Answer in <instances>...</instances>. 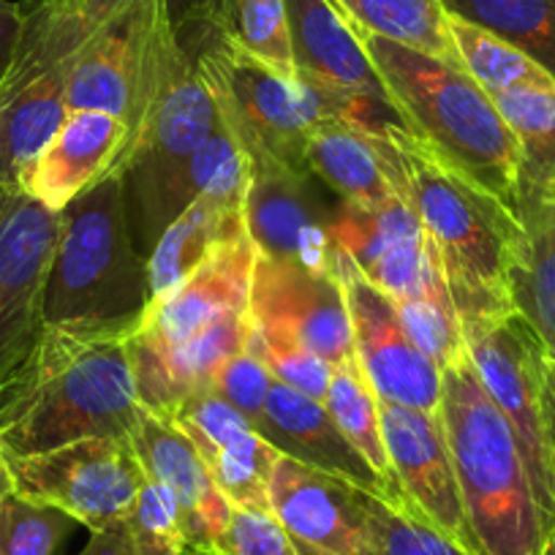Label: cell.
Here are the masks:
<instances>
[{
  "label": "cell",
  "mask_w": 555,
  "mask_h": 555,
  "mask_svg": "<svg viewBox=\"0 0 555 555\" xmlns=\"http://www.w3.org/2000/svg\"><path fill=\"white\" fill-rule=\"evenodd\" d=\"M137 322L47 324L0 392L3 455H39L82 439H128L145 405L128 344Z\"/></svg>",
  "instance_id": "1"
},
{
  "label": "cell",
  "mask_w": 555,
  "mask_h": 555,
  "mask_svg": "<svg viewBox=\"0 0 555 555\" xmlns=\"http://www.w3.org/2000/svg\"><path fill=\"white\" fill-rule=\"evenodd\" d=\"M395 194L416 212L439 254L461 324L504 317L526 229L506 202L436 156L400 126L373 131Z\"/></svg>",
  "instance_id": "2"
},
{
  "label": "cell",
  "mask_w": 555,
  "mask_h": 555,
  "mask_svg": "<svg viewBox=\"0 0 555 555\" xmlns=\"http://www.w3.org/2000/svg\"><path fill=\"white\" fill-rule=\"evenodd\" d=\"M362 41L405 131L515 210L517 142L490 93L457 63L382 36Z\"/></svg>",
  "instance_id": "3"
},
{
  "label": "cell",
  "mask_w": 555,
  "mask_h": 555,
  "mask_svg": "<svg viewBox=\"0 0 555 555\" xmlns=\"http://www.w3.org/2000/svg\"><path fill=\"white\" fill-rule=\"evenodd\" d=\"M441 423L479 555H539L553 537L506 416L461 357L441 371Z\"/></svg>",
  "instance_id": "4"
},
{
  "label": "cell",
  "mask_w": 555,
  "mask_h": 555,
  "mask_svg": "<svg viewBox=\"0 0 555 555\" xmlns=\"http://www.w3.org/2000/svg\"><path fill=\"white\" fill-rule=\"evenodd\" d=\"M151 306V267L128 221L122 178L106 172L61 212L44 322H137Z\"/></svg>",
  "instance_id": "5"
},
{
  "label": "cell",
  "mask_w": 555,
  "mask_h": 555,
  "mask_svg": "<svg viewBox=\"0 0 555 555\" xmlns=\"http://www.w3.org/2000/svg\"><path fill=\"white\" fill-rule=\"evenodd\" d=\"M218 122L221 115L199 66L175 39L164 57L156 95L112 167L122 178L128 221L145 256L191 202L185 185L189 164Z\"/></svg>",
  "instance_id": "6"
},
{
  "label": "cell",
  "mask_w": 555,
  "mask_h": 555,
  "mask_svg": "<svg viewBox=\"0 0 555 555\" xmlns=\"http://www.w3.org/2000/svg\"><path fill=\"white\" fill-rule=\"evenodd\" d=\"M196 66L240 151L267 153L308 172V137L327 120L308 85L264 66L221 34L216 44L202 52Z\"/></svg>",
  "instance_id": "7"
},
{
  "label": "cell",
  "mask_w": 555,
  "mask_h": 555,
  "mask_svg": "<svg viewBox=\"0 0 555 555\" xmlns=\"http://www.w3.org/2000/svg\"><path fill=\"white\" fill-rule=\"evenodd\" d=\"M461 327L468 360L515 434L539 509L555 537V466L544 423L547 351L517 311Z\"/></svg>",
  "instance_id": "8"
},
{
  "label": "cell",
  "mask_w": 555,
  "mask_h": 555,
  "mask_svg": "<svg viewBox=\"0 0 555 555\" xmlns=\"http://www.w3.org/2000/svg\"><path fill=\"white\" fill-rule=\"evenodd\" d=\"M17 493L90 528L126 520L147 474L131 439H82L39 455H7Z\"/></svg>",
  "instance_id": "9"
},
{
  "label": "cell",
  "mask_w": 555,
  "mask_h": 555,
  "mask_svg": "<svg viewBox=\"0 0 555 555\" xmlns=\"http://www.w3.org/2000/svg\"><path fill=\"white\" fill-rule=\"evenodd\" d=\"M61 212L25 191L0 189V392L44 333V289Z\"/></svg>",
  "instance_id": "10"
},
{
  "label": "cell",
  "mask_w": 555,
  "mask_h": 555,
  "mask_svg": "<svg viewBox=\"0 0 555 555\" xmlns=\"http://www.w3.org/2000/svg\"><path fill=\"white\" fill-rule=\"evenodd\" d=\"M333 272L344 286L354 354L378 398L409 409L439 411L441 367L416 349L400 319L398 302L367 281L338 245L333 248Z\"/></svg>",
  "instance_id": "11"
},
{
  "label": "cell",
  "mask_w": 555,
  "mask_h": 555,
  "mask_svg": "<svg viewBox=\"0 0 555 555\" xmlns=\"http://www.w3.org/2000/svg\"><path fill=\"white\" fill-rule=\"evenodd\" d=\"M330 234L367 281L387 292L398 306L420 297L450 295L439 254L423 221L398 194L373 207L338 199L330 212Z\"/></svg>",
  "instance_id": "12"
},
{
  "label": "cell",
  "mask_w": 555,
  "mask_h": 555,
  "mask_svg": "<svg viewBox=\"0 0 555 555\" xmlns=\"http://www.w3.org/2000/svg\"><path fill=\"white\" fill-rule=\"evenodd\" d=\"M248 164L245 229L259 256L313 272H333L330 212L313 191V175L267 153H243Z\"/></svg>",
  "instance_id": "13"
},
{
  "label": "cell",
  "mask_w": 555,
  "mask_h": 555,
  "mask_svg": "<svg viewBox=\"0 0 555 555\" xmlns=\"http://www.w3.org/2000/svg\"><path fill=\"white\" fill-rule=\"evenodd\" d=\"M295 77L311 88L349 99L360 109V128L373 133L400 126L382 77L354 25L333 0H286Z\"/></svg>",
  "instance_id": "14"
},
{
  "label": "cell",
  "mask_w": 555,
  "mask_h": 555,
  "mask_svg": "<svg viewBox=\"0 0 555 555\" xmlns=\"http://www.w3.org/2000/svg\"><path fill=\"white\" fill-rule=\"evenodd\" d=\"M378 416L389 466L411 512L479 555L439 411L409 409L378 398Z\"/></svg>",
  "instance_id": "15"
},
{
  "label": "cell",
  "mask_w": 555,
  "mask_h": 555,
  "mask_svg": "<svg viewBox=\"0 0 555 555\" xmlns=\"http://www.w3.org/2000/svg\"><path fill=\"white\" fill-rule=\"evenodd\" d=\"M250 319L311 349L330 365L354 354L349 308L335 272H313L259 256L250 284Z\"/></svg>",
  "instance_id": "16"
},
{
  "label": "cell",
  "mask_w": 555,
  "mask_h": 555,
  "mask_svg": "<svg viewBox=\"0 0 555 555\" xmlns=\"http://www.w3.org/2000/svg\"><path fill=\"white\" fill-rule=\"evenodd\" d=\"M167 416L189 436L229 504L270 512V477L281 452L234 405L202 389Z\"/></svg>",
  "instance_id": "17"
},
{
  "label": "cell",
  "mask_w": 555,
  "mask_h": 555,
  "mask_svg": "<svg viewBox=\"0 0 555 555\" xmlns=\"http://www.w3.org/2000/svg\"><path fill=\"white\" fill-rule=\"evenodd\" d=\"M128 439L147 477L167 488L178 504L185 555H216L232 504L223 499L189 436L169 416L145 409Z\"/></svg>",
  "instance_id": "18"
},
{
  "label": "cell",
  "mask_w": 555,
  "mask_h": 555,
  "mask_svg": "<svg viewBox=\"0 0 555 555\" xmlns=\"http://www.w3.org/2000/svg\"><path fill=\"white\" fill-rule=\"evenodd\" d=\"M256 261L259 250L245 229L218 245L178 289L151 302L133 335L151 344H180L229 313H248Z\"/></svg>",
  "instance_id": "19"
},
{
  "label": "cell",
  "mask_w": 555,
  "mask_h": 555,
  "mask_svg": "<svg viewBox=\"0 0 555 555\" xmlns=\"http://www.w3.org/2000/svg\"><path fill=\"white\" fill-rule=\"evenodd\" d=\"M256 430L275 447L281 455L295 457L317 472L338 477L376 499L395 506L387 482L376 468L362 457V452L335 425L327 405L313 400L281 382H272ZM398 509V506H395Z\"/></svg>",
  "instance_id": "20"
},
{
  "label": "cell",
  "mask_w": 555,
  "mask_h": 555,
  "mask_svg": "<svg viewBox=\"0 0 555 555\" xmlns=\"http://www.w3.org/2000/svg\"><path fill=\"white\" fill-rule=\"evenodd\" d=\"M250 311L229 313L180 344H151L131 335L128 354L142 405L167 416L189 395L210 389L229 357L248 349Z\"/></svg>",
  "instance_id": "21"
},
{
  "label": "cell",
  "mask_w": 555,
  "mask_h": 555,
  "mask_svg": "<svg viewBox=\"0 0 555 555\" xmlns=\"http://www.w3.org/2000/svg\"><path fill=\"white\" fill-rule=\"evenodd\" d=\"M270 512L295 539L338 555H367L360 488L281 455L270 477Z\"/></svg>",
  "instance_id": "22"
},
{
  "label": "cell",
  "mask_w": 555,
  "mask_h": 555,
  "mask_svg": "<svg viewBox=\"0 0 555 555\" xmlns=\"http://www.w3.org/2000/svg\"><path fill=\"white\" fill-rule=\"evenodd\" d=\"M128 142L126 120L106 112H68L41 156L25 172L20 191L52 212H63L82 191L99 183Z\"/></svg>",
  "instance_id": "23"
},
{
  "label": "cell",
  "mask_w": 555,
  "mask_h": 555,
  "mask_svg": "<svg viewBox=\"0 0 555 555\" xmlns=\"http://www.w3.org/2000/svg\"><path fill=\"white\" fill-rule=\"evenodd\" d=\"M145 0L131 7L85 41L68 72V112H106L120 120H131L139 79V25Z\"/></svg>",
  "instance_id": "24"
},
{
  "label": "cell",
  "mask_w": 555,
  "mask_h": 555,
  "mask_svg": "<svg viewBox=\"0 0 555 555\" xmlns=\"http://www.w3.org/2000/svg\"><path fill=\"white\" fill-rule=\"evenodd\" d=\"M245 232V199L240 196L199 194L164 229L147 256L151 302L164 300L221 243Z\"/></svg>",
  "instance_id": "25"
},
{
  "label": "cell",
  "mask_w": 555,
  "mask_h": 555,
  "mask_svg": "<svg viewBox=\"0 0 555 555\" xmlns=\"http://www.w3.org/2000/svg\"><path fill=\"white\" fill-rule=\"evenodd\" d=\"M306 167L338 199L373 207L392 199L376 139L346 120H322L308 137Z\"/></svg>",
  "instance_id": "26"
},
{
  "label": "cell",
  "mask_w": 555,
  "mask_h": 555,
  "mask_svg": "<svg viewBox=\"0 0 555 555\" xmlns=\"http://www.w3.org/2000/svg\"><path fill=\"white\" fill-rule=\"evenodd\" d=\"M517 142V199L555 202V88H515L490 95Z\"/></svg>",
  "instance_id": "27"
},
{
  "label": "cell",
  "mask_w": 555,
  "mask_h": 555,
  "mask_svg": "<svg viewBox=\"0 0 555 555\" xmlns=\"http://www.w3.org/2000/svg\"><path fill=\"white\" fill-rule=\"evenodd\" d=\"M526 229V250L512 275V306L555 360V202L517 207Z\"/></svg>",
  "instance_id": "28"
},
{
  "label": "cell",
  "mask_w": 555,
  "mask_h": 555,
  "mask_svg": "<svg viewBox=\"0 0 555 555\" xmlns=\"http://www.w3.org/2000/svg\"><path fill=\"white\" fill-rule=\"evenodd\" d=\"M324 405H327L330 416L335 420L346 439L362 452L367 463L376 468L378 477L387 482L389 493H392L395 506L398 509L411 512L409 499L400 490L398 479H395L392 466H389L387 447H384L382 436V416H378V395L367 382L365 371H362L357 354L346 357L344 362L333 365V376H330L327 395H324Z\"/></svg>",
  "instance_id": "29"
},
{
  "label": "cell",
  "mask_w": 555,
  "mask_h": 555,
  "mask_svg": "<svg viewBox=\"0 0 555 555\" xmlns=\"http://www.w3.org/2000/svg\"><path fill=\"white\" fill-rule=\"evenodd\" d=\"M360 36H382L411 50L457 63L441 0H333Z\"/></svg>",
  "instance_id": "30"
},
{
  "label": "cell",
  "mask_w": 555,
  "mask_h": 555,
  "mask_svg": "<svg viewBox=\"0 0 555 555\" xmlns=\"http://www.w3.org/2000/svg\"><path fill=\"white\" fill-rule=\"evenodd\" d=\"M447 14L490 30L555 79V0H441Z\"/></svg>",
  "instance_id": "31"
},
{
  "label": "cell",
  "mask_w": 555,
  "mask_h": 555,
  "mask_svg": "<svg viewBox=\"0 0 555 555\" xmlns=\"http://www.w3.org/2000/svg\"><path fill=\"white\" fill-rule=\"evenodd\" d=\"M452 47H455L457 66L485 90L495 95L515 88H555V79L542 66L531 61L526 52L499 39L490 30L450 14L447 17Z\"/></svg>",
  "instance_id": "32"
},
{
  "label": "cell",
  "mask_w": 555,
  "mask_h": 555,
  "mask_svg": "<svg viewBox=\"0 0 555 555\" xmlns=\"http://www.w3.org/2000/svg\"><path fill=\"white\" fill-rule=\"evenodd\" d=\"M210 17L218 34L234 41L240 50L278 74L297 79L286 0H223V7Z\"/></svg>",
  "instance_id": "33"
},
{
  "label": "cell",
  "mask_w": 555,
  "mask_h": 555,
  "mask_svg": "<svg viewBox=\"0 0 555 555\" xmlns=\"http://www.w3.org/2000/svg\"><path fill=\"white\" fill-rule=\"evenodd\" d=\"M360 509L367 555H474L416 512L395 509L365 490H360Z\"/></svg>",
  "instance_id": "34"
},
{
  "label": "cell",
  "mask_w": 555,
  "mask_h": 555,
  "mask_svg": "<svg viewBox=\"0 0 555 555\" xmlns=\"http://www.w3.org/2000/svg\"><path fill=\"white\" fill-rule=\"evenodd\" d=\"M74 526L57 506L12 493L0 506V555H57Z\"/></svg>",
  "instance_id": "35"
},
{
  "label": "cell",
  "mask_w": 555,
  "mask_h": 555,
  "mask_svg": "<svg viewBox=\"0 0 555 555\" xmlns=\"http://www.w3.org/2000/svg\"><path fill=\"white\" fill-rule=\"evenodd\" d=\"M248 351L272 373L275 382L324 403L330 376H333V365L327 360L313 354L311 349L300 346L289 335L278 333L272 327H261L254 319H250Z\"/></svg>",
  "instance_id": "36"
},
{
  "label": "cell",
  "mask_w": 555,
  "mask_h": 555,
  "mask_svg": "<svg viewBox=\"0 0 555 555\" xmlns=\"http://www.w3.org/2000/svg\"><path fill=\"white\" fill-rule=\"evenodd\" d=\"M398 311L416 349L430 357L441 371L466 357L461 317H457L452 295L420 297V300L398 306Z\"/></svg>",
  "instance_id": "37"
},
{
  "label": "cell",
  "mask_w": 555,
  "mask_h": 555,
  "mask_svg": "<svg viewBox=\"0 0 555 555\" xmlns=\"http://www.w3.org/2000/svg\"><path fill=\"white\" fill-rule=\"evenodd\" d=\"M126 522L137 555H185L178 504L169 495V490L153 482L151 477L139 490Z\"/></svg>",
  "instance_id": "38"
},
{
  "label": "cell",
  "mask_w": 555,
  "mask_h": 555,
  "mask_svg": "<svg viewBox=\"0 0 555 555\" xmlns=\"http://www.w3.org/2000/svg\"><path fill=\"white\" fill-rule=\"evenodd\" d=\"M216 555H297L295 539L272 512L232 506Z\"/></svg>",
  "instance_id": "39"
},
{
  "label": "cell",
  "mask_w": 555,
  "mask_h": 555,
  "mask_svg": "<svg viewBox=\"0 0 555 555\" xmlns=\"http://www.w3.org/2000/svg\"><path fill=\"white\" fill-rule=\"evenodd\" d=\"M272 382H275L272 373L245 349L223 362L221 371L212 378L210 389L218 398L227 400L229 405H234V409H237L256 428L261 411H264Z\"/></svg>",
  "instance_id": "40"
},
{
  "label": "cell",
  "mask_w": 555,
  "mask_h": 555,
  "mask_svg": "<svg viewBox=\"0 0 555 555\" xmlns=\"http://www.w3.org/2000/svg\"><path fill=\"white\" fill-rule=\"evenodd\" d=\"M63 3L72 9L82 34L90 39V36L99 34L101 28L115 23V20L131 7L133 0H63Z\"/></svg>",
  "instance_id": "41"
},
{
  "label": "cell",
  "mask_w": 555,
  "mask_h": 555,
  "mask_svg": "<svg viewBox=\"0 0 555 555\" xmlns=\"http://www.w3.org/2000/svg\"><path fill=\"white\" fill-rule=\"evenodd\" d=\"M23 25H25V3L0 0V82L7 79L14 55H17Z\"/></svg>",
  "instance_id": "42"
},
{
  "label": "cell",
  "mask_w": 555,
  "mask_h": 555,
  "mask_svg": "<svg viewBox=\"0 0 555 555\" xmlns=\"http://www.w3.org/2000/svg\"><path fill=\"white\" fill-rule=\"evenodd\" d=\"M79 555H137L133 553V539L126 520H117L101 531L90 533V542Z\"/></svg>",
  "instance_id": "43"
},
{
  "label": "cell",
  "mask_w": 555,
  "mask_h": 555,
  "mask_svg": "<svg viewBox=\"0 0 555 555\" xmlns=\"http://www.w3.org/2000/svg\"><path fill=\"white\" fill-rule=\"evenodd\" d=\"M544 423H547L550 452H553L555 466V360H547V371H544Z\"/></svg>",
  "instance_id": "44"
},
{
  "label": "cell",
  "mask_w": 555,
  "mask_h": 555,
  "mask_svg": "<svg viewBox=\"0 0 555 555\" xmlns=\"http://www.w3.org/2000/svg\"><path fill=\"white\" fill-rule=\"evenodd\" d=\"M12 493H17V485H14L7 455H3V450H0V506H3V501H7Z\"/></svg>",
  "instance_id": "45"
},
{
  "label": "cell",
  "mask_w": 555,
  "mask_h": 555,
  "mask_svg": "<svg viewBox=\"0 0 555 555\" xmlns=\"http://www.w3.org/2000/svg\"><path fill=\"white\" fill-rule=\"evenodd\" d=\"M295 547H297V555H338V553H330V550H324V547H317V544L302 542V539H295Z\"/></svg>",
  "instance_id": "46"
},
{
  "label": "cell",
  "mask_w": 555,
  "mask_h": 555,
  "mask_svg": "<svg viewBox=\"0 0 555 555\" xmlns=\"http://www.w3.org/2000/svg\"><path fill=\"white\" fill-rule=\"evenodd\" d=\"M539 555H555V537L547 539V544H544L542 553H539Z\"/></svg>",
  "instance_id": "47"
},
{
  "label": "cell",
  "mask_w": 555,
  "mask_h": 555,
  "mask_svg": "<svg viewBox=\"0 0 555 555\" xmlns=\"http://www.w3.org/2000/svg\"><path fill=\"white\" fill-rule=\"evenodd\" d=\"M23 3H36V0H23Z\"/></svg>",
  "instance_id": "48"
}]
</instances>
